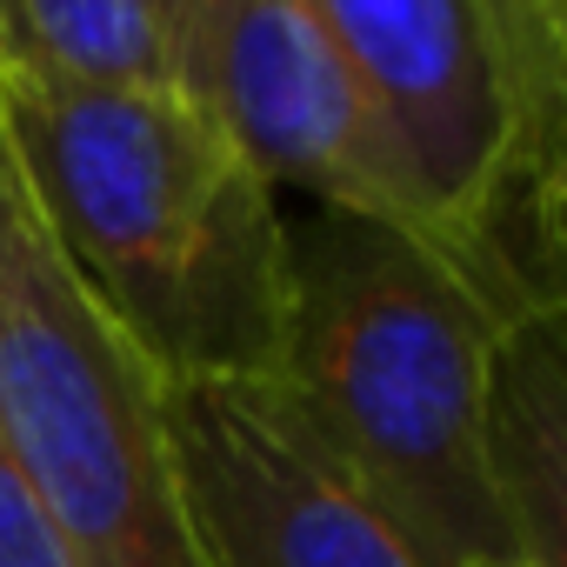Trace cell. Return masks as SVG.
<instances>
[{"instance_id": "1", "label": "cell", "mask_w": 567, "mask_h": 567, "mask_svg": "<svg viewBox=\"0 0 567 567\" xmlns=\"http://www.w3.org/2000/svg\"><path fill=\"white\" fill-rule=\"evenodd\" d=\"M48 234L161 381H274L288 207L174 81H0Z\"/></svg>"}, {"instance_id": "2", "label": "cell", "mask_w": 567, "mask_h": 567, "mask_svg": "<svg viewBox=\"0 0 567 567\" xmlns=\"http://www.w3.org/2000/svg\"><path fill=\"white\" fill-rule=\"evenodd\" d=\"M280 207L288 301L267 388L414 567L514 560L481 447L501 321L421 234L315 200Z\"/></svg>"}, {"instance_id": "3", "label": "cell", "mask_w": 567, "mask_h": 567, "mask_svg": "<svg viewBox=\"0 0 567 567\" xmlns=\"http://www.w3.org/2000/svg\"><path fill=\"white\" fill-rule=\"evenodd\" d=\"M374 107L427 240L494 321L560 301V134L567 94L540 87L494 0H308Z\"/></svg>"}, {"instance_id": "4", "label": "cell", "mask_w": 567, "mask_h": 567, "mask_svg": "<svg viewBox=\"0 0 567 567\" xmlns=\"http://www.w3.org/2000/svg\"><path fill=\"white\" fill-rule=\"evenodd\" d=\"M0 454L74 567H200L167 381L87 295L21 174L0 107Z\"/></svg>"}, {"instance_id": "5", "label": "cell", "mask_w": 567, "mask_h": 567, "mask_svg": "<svg viewBox=\"0 0 567 567\" xmlns=\"http://www.w3.org/2000/svg\"><path fill=\"white\" fill-rule=\"evenodd\" d=\"M167 54L174 87L234 134L280 200L368 214L427 240L421 200L308 0H167Z\"/></svg>"}, {"instance_id": "6", "label": "cell", "mask_w": 567, "mask_h": 567, "mask_svg": "<svg viewBox=\"0 0 567 567\" xmlns=\"http://www.w3.org/2000/svg\"><path fill=\"white\" fill-rule=\"evenodd\" d=\"M167 441L200 567H414L267 381H167Z\"/></svg>"}, {"instance_id": "7", "label": "cell", "mask_w": 567, "mask_h": 567, "mask_svg": "<svg viewBox=\"0 0 567 567\" xmlns=\"http://www.w3.org/2000/svg\"><path fill=\"white\" fill-rule=\"evenodd\" d=\"M481 447L514 560L567 567V308L501 321Z\"/></svg>"}, {"instance_id": "8", "label": "cell", "mask_w": 567, "mask_h": 567, "mask_svg": "<svg viewBox=\"0 0 567 567\" xmlns=\"http://www.w3.org/2000/svg\"><path fill=\"white\" fill-rule=\"evenodd\" d=\"M0 81H34V87L174 81L161 0H0Z\"/></svg>"}, {"instance_id": "9", "label": "cell", "mask_w": 567, "mask_h": 567, "mask_svg": "<svg viewBox=\"0 0 567 567\" xmlns=\"http://www.w3.org/2000/svg\"><path fill=\"white\" fill-rule=\"evenodd\" d=\"M0 567H74L68 540L54 534L48 507L28 494L8 454H0Z\"/></svg>"}, {"instance_id": "10", "label": "cell", "mask_w": 567, "mask_h": 567, "mask_svg": "<svg viewBox=\"0 0 567 567\" xmlns=\"http://www.w3.org/2000/svg\"><path fill=\"white\" fill-rule=\"evenodd\" d=\"M540 87L567 94V0H494Z\"/></svg>"}, {"instance_id": "11", "label": "cell", "mask_w": 567, "mask_h": 567, "mask_svg": "<svg viewBox=\"0 0 567 567\" xmlns=\"http://www.w3.org/2000/svg\"><path fill=\"white\" fill-rule=\"evenodd\" d=\"M487 567H520V560H487Z\"/></svg>"}, {"instance_id": "12", "label": "cell", "mask_w": 567, "mask_h": 567, "mask_svg": "<svg viewBox=\"0 0 567 567\" xmlns=\"http://www.w3.org/2000/svg\"><path fill=\"white\" fill-rule=\"evenodd\" d=\"M161 21H167V0H161Z\"/></svg>"}]
</instances>
